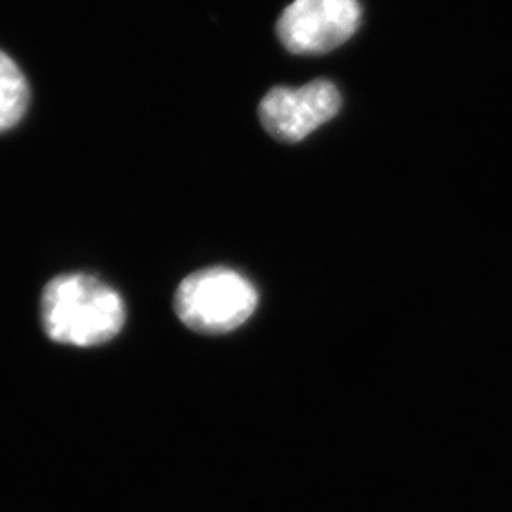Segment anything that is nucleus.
Returning a JSON list of instances; mask_svg holds the SVG:
<instances>
[{"label":"nucleus","mask_w":512,"mask_h":512,"mask_svg":"<svg viewBox=\"0 0 512 512\" xmlns=\"http://www.w3.org/2000/svg\"><path fill=\"white\" fill-rule=\"evenodd\" d=\"M42 323L50 340L60 345H104L124 328V300L95 276H57L42 295Z\"/></svg>","instance_id":"nucleus-1"},{"label":"nucleus","mask_w":512,"mask_h":512,"mask_svg":"<svg viewBox=\"0 0 512 512\" xmlns=\"http://www.w3.org/2000/svg\"><path fill=\"white\" fill-rule=\"evenodd\" d=\"M258 305L255 286L237 271L208 268L188 276L178 286L175 310L198 333L220 335L235 330Z\"/></svg>","instance_id":"nucleus-2"},{"label":"nucleus","mask_w":512,"mask_h":512,"mask_svg":"<svg viewBox=\"0 0 512 512\" xmlns=\"http://www.w3.org/2000/svg\"><path fill=\"white\" fill-rule=\"evenodd\" d=\"M361 24L358 0H295L276 32L291 54L320 55L345 44Z\"/></svg>","instance_id":"nucleus-3"},{"label":"nucleus","mask_w":512,"mask_h":512,"mask_svg":"<svg viewBox=\"0 0 512 512\" xmlns=\"http://www.w3.org/2000/svg\"><path fill=\"white\" fill-rule=\"evenodd\" d=\"M341 95L330 80H313L300 89L275 87L261 100L260 120L271 137L300 142L338 115Z\"/></svg>","instance_id":"nucleus-4"},{"label":"nucleus","mask_w":512,"mask_h":512,"mask_svg":"<svg viewBox=\"0 0 512 512\" xmlns=\"http://www.w3.org/2000/svg\"><path fill=\"white\" fill-rule=\"evenodd\" d=\"M29 100V84L22 70L0 50V133L19 124Z\"/></svg>","instance_id":"nucleus-5"}]
</instances>
